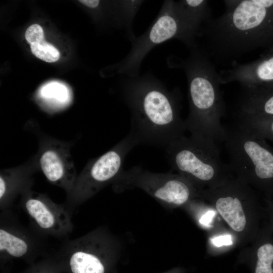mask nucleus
<instances>
[{"instance_id": "nucleus-3", "label": "nucleus", "mask_w": 273, "mask_h": 273, "mask_svg": "<svg viewBox=\"0 0 273 273\" xmlns=\"http://www.w3.org/2000/svg\"><path fill=\"white\" fill-rule=\"evenodd\" d=\"M189 51L185 59L171 56L167 60L169 67L181 69L187 77L189 112L185 120L186 129L193 137L216 144L224 142L226 130L221 119L226 108L218 73L200 46Z\"/></svg>"}, {"instance_id": "nucleus-16", "label": "nucleus", "mask_w": 273, "mask_h": 273, "mask_svg": "<svg viewBox=\"0 0 273 273\" xmlns=\"http://www.w3.org/2000/svg\"><path fill=\"white\" fill-rule=\"evenodd\" d=\"M144 2V1L140 0H123L118 3L120 25L125 30L130 41L135 37L132 30V23Z\"/></svg>"}, {"instance_id": "nucleus-8", "label": "nucleus", "mask_w": 273, "mask_h": 273, "mask_svg": "<svg viewBox=\"0 0 273 273\" xmlns=\"http://www.w3.org/2000/svg\"><path fill=\"white\" fill-rule=\"evenodd\" d=\"M24 208L35 224L48 234L63 236L72 230L71 218L66 209L43 195L28 194L24 200Z\"/></svg>"}, {"instance_id": "nucleus-18", "label": "nucleus", "mask_w": 273, "mask_h": 273, "mask_svg": "<svg viewBox=\"0 0 273 273\" xmlns=\"http://www.w3.org/2000/svg\"><path fill=\"white\" fill-rule=\"evenodd\" d=\"M32 54L37 58L47 62H54L60 57L59 51L44 39L39 43L30 44Z\"/></svg>"}, {"instance_id": "nucleus-14", "label": "nucleus", "mask_w": 273, "mask_h": 273, "mask_svg": "<svg viewBox=\"0 0 273 273\" xmlns=\"http://www.w3.org/2000/svg\"><path fill=\"white\" fill-rule=\"evenodd\" d=\"M252 262L253 273H273V240L269 231L264 233Z\"/></svg>"}, {"instance_id": "nucleus-22", "label": "nucleus", "mask_w": 273, "mask_h": 273, "mask_svg": "<svg viewBox=\"0 0 273 273\" xmlns=\"http://www.w3.org/2000/svg\"><path fill=\"white\" fill-rule=\"evenodd\" d=\"M269 206H270L269 208V214H270V215L271 221L272 222V226H273V205L270 204Z\"/></svg>"}, {"instance_id": "nucleus-6", "label": "nucleus", "mask_w": 273, "mask_h": 273, "mask_svg": "<svg viewBox=\"0 0 273 273\" xmlns=\"http://www.w3.org/2000/svg\"><path fill=\"white\" fill-rule=\"evenodd\" d=\"M226 130L224 143L232 172L245 183L254 184L267 192L272 191L273 152L260 136L238 125Z\"/></svg>"}, {"instance_id": "nucleus-2", "label": "nucleus", "mask_w": 273, "mask_h": 273, "mask_svg": "<svg viewBox=\"0 0 273 273\" xmlns=\"http://www.w3.org/2000/svg\"><path fill=\"white\" fill-rule=\"evenodd\" d=\"M122 94L131 113L129 134L138 145L166 148L184 136L187 129L180 114L182 95L178 88L169 90L160 80L146 73L126 76Z\"/></svg>"}, {"instance_id": "nucleus-11", "label": "nucleus", "mask_w": 273, "mask_h": 273, "mask_svg": "<svg viewBox=\"0 0 273 273\" xmlns=\"http://www.w3.org/2000/svg\"><path fill=\"white\" fill-rule=\"evenodd\" d=\"M241 87L237 112L273 116V84Z\"/></svg>"}, {"instance_id": "nucleus-9", "label": "nucleus", "mask_w": 273, "mask_h": 273, "mask_svg": "<svg viewBox=\"0 0 273 273\" xmlns=\"http://www.w3.org/2000/svg\"><path fill=\"white\" fill-rule=\"evenodd\" d=\"M230 69L218 73L220 84L234 81L241 86L261 85L273 84V47L252 62L239 64L234 63Z\"/></svg>"}, {"instance_id": "nucleus-5", "label": "nucleus", "mask_w": 273, "mask_h": 273, "mask_svg": "<svg viewBox=\"0 0 273 273\" xmlns=\"http://www.w3.org/2000/svg\"><path fill=\"white\" fill-rule=\"evenodd\" d=\"M169 165L192 184L222 186L232 180V171L220 158L217 144L185 135L165 148Z\"/></svg>"}, {"instance_id": "nucleus-20", "label": "nucleus", "mask_w": 273, "mask_h": 273, "mask_svg": "<svg viewBox=\"0 0 273 273\" xmlns=\"http://www.w3.org/2000/svg\"><path fill=\"white\" fill-rule=\"evenodd\" d=\"M25 36L30 44L39 43L44 39L43 29L38 24L31 25L26 30Z\"/></svg>"}, {"instance_id": "nucleus-15", "label": "nucleus", "mask_w": 273, "mask_h": 273, "mask_svg": "<svg viewBox=\"0 0 273 273\" xmlns=\"http://www.w3.org/2000/svg\"><path fill=\"white\" fill-rule=\"evenodd\" d=\"M29 250L26 241L21 237L6 229H0V251L10 256L20 257Z\"/></svg>"}, {"instance_id": "nucleus-1", "label": "nucleus", "mask_w": 273, "mask_h": 273, "mask_svg": "<svg viewBox=\"0 0 273 273\" xmlns=\"http://www.w3.org/2000/svg\"><path fill=\"white\" fill-rule=\"evenodd\" d=\"M223 2V14L204 23L198 35L212 62L233 64L252 51L273 47V0Z\"/></svg>"}, {"instance_id": "nucleus-17", "label": "nucleus", "mask_w": 273, "mask_h": 273, "mask_svg": "<svg viewBox=\"0 0 273 273\" xmlns=\"http://www.w3.org/2000/svg\"><path fill=\"white\" fill-rule=\"evenodd\" d=\"M179 2L186 13L201 26L212 18L208 1L181 0Z\"/></svg>"}, {"instance_id": "nucleus-7", "label": "nucleus", "mask_w": 273, "mask_h": 273, "mask_svg": "<svg viewBox=\"0 0 273 273\" xmlns=\"http://www.w3.org/2000/svg\"><path fill=\"white\" fill-rule=\"evenodd\" d=\"M137 142L129 133L109 151L93 160L71 191V201L79 203L121 172L128 153Z\"/></svg>"}, {"instance_id": "nucleus-19", "label": "nucleus", "mask_w": 273, "mask_h": 273, "mask_svg": "<svg viewBox=\"0 0 273 273\" xmlns=\"http://www.w3.org/2000/svg\"><path fill=\"white\" fill-rule=\"evenodd\" d=\"M41 96L45 99L65 103L69 98L67 88L57 82H52L43 86L40 90Z\"/></svg>"}, {"instance_id": "nucleus-10", "label": "nucleus", "mask_w": 273, "mask_h": 273, "mask_svg": "<svg viewBox=\"0 0 273 273\" xmlns=\"http://www.w3.org/2000/svg\"><path fill=\"white\" fill-rule=\"evenodd\" d=\"M69 164L59 148H48L39 158L40 167L46 178L68 192H71L76 181L74 168Z\"/></svg>"}, {"instance_id": "nucleus-4", "label": "nucleus", "mask_w": 273, "mask_h": 273, "mask_svg": "<svg viewBox=\"0 0 273 273\" xmlns=\"http://www.w3.org/2000/svg\"><path fill=\"white\" fill-rule=\"evenodd\" d=\"M201 27L186 13L179 1H165L148 29L130 41L131 49L115 65V73L130 77L139 76L147 55L155 47L170 39L180 40L189 50L198 47V35Z\"/></svg>"}, {"instance_id": "nucleus-21", "label": "nucleus", "mask_w": 273, "mask_h": 273, "mask_svg": "<svg viewBox=\"0 0 273 273\" xmlns=\"http://www.w3.org/2000/svg\"><path fill=\"white\" fill-rule=\"evenodd\" d=\"M79 2L90 8H96L100 4L99 0H80Z\"/></svg>"}, {"instance_id": "nucleus-13", "label": "nucleus", "mask_w": 273, "mask_h": 273, "mask_svg": "<svg viewBox=\"0 0 273 273\" xmlns=\"http://www.w3.org/2000/svg\"><path fill=\"white\" fill-rule=\"evenodd\" d=\"M70 246L69 265L72 273H104L103 263L89 251L84 238L76 240Z\"/></svg>"}, {"instance_id": "nucleus-12", "label": "nucleus", "mask_w": 273, "mask_h": 273, "mask_svg": "<svg viewBox=\"0 0 273 273\" xmlns=\"http://www.w3.org/2000/svg\"><path fill=\"white\" fill-rule=\"evenodd\" d=\"M193 184L182 176L169 174L167 178L151 194L166 203L180 205L195 194Z\"/></svg>"}]
</instances>
